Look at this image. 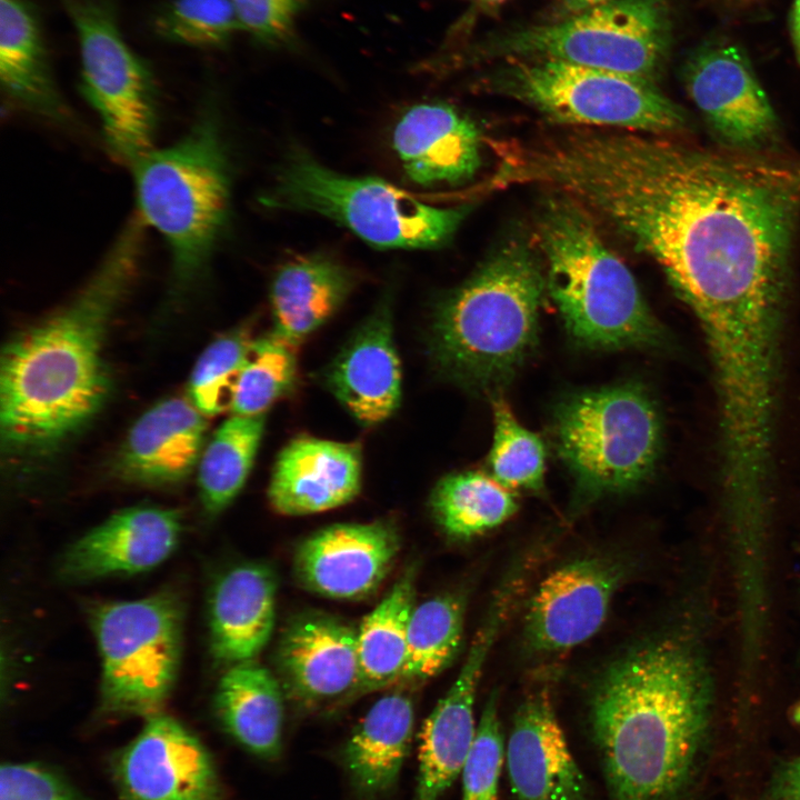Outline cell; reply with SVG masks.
Wrapping results in <instances>:
<instances>
[{"instance_id":"7a4b0ae2","label":"cell","mask_w":800,"mask_h":800,"mask_svg":"<svg viewBox=\"0 0 800 800\" xmlns=\"http://www.w3.org/2000/svg\"><path fill=\"white\" fill-rule=\"evenodd\" d=\"M143 222L136 214L74 298L3 347L0 433L10 457L52 451L103 407L110 321L137 276Z\"/></svg>"},{"instance_id":"1f68e13d","label":"cell","mask_w":800,"mask_h":800,"mask_svg":"<svg viewBox=\"0 0 800 800\" xmlns=\"http://www.w3.org/2000/svg\"><path fill=\"white\" fill-rule=\"evenodd\" d=\"M264 428V414H232L216 430L198 462V483L204 509L217 514L242 489Z\"/></svg>"},{"instance_id":"d590c367","label":"cell","mask_w":800,"mask_h":800,"mask_svg":"<svg viewBox=\"0 0 800 800\" xmlns=\"http://www.w3.org/2000/svg\"><path fill=\"white\" fill-rule=\"evenodd\" d=\"M252 342L248 328H239L214 340L198 358L190 376L188 398L206 417L231 408L236 383Z\"/></svg>"},{"instance_id":"ba28073f","label":"cell","mask_w":800,"mask_h":800,"mask_svg":"<svg viewBox=\"0 0 800 800\" xmlns=\"http://www.w3.org/2000/svg\"><path fill=\"white\" fill-rule=\"evenodd\" d=\"M553 428L579 507L639 487L660 453L657 407L636 382L570 394L556 408Z\"/></svg>"},{"instance_id":"4316f807","label":"cell","mask_w":800,"mask_h":800,"mask_svg":"<svg viewBox=\"0 0 800 800\" xmlns=\"http://www.w3.org/2000/svg\"><path fill=\"white\" fill-rule=\"evenodd\" d=\"M411 699L393 692L378 699L354 728L343 763L356 792L366 800L378 798L397 783L413 731Z\"/></svg>"},{"instance_id":"44dd1931","label":"cell","mask_w":800,"mask_h":800,"mask_svg":"<svg viewBox=\"0 0 800 800\" xmlns=\"http://www.w3.org/2000/svg\"><path fill=\"white\" fill-rule=\"evenodd\" d=\"M390 299L383 298L324 373L329 390L362 424L388 419L401 397V369L392 336Z\"/></svg>"},{"instance_id":"4fadbf2b","label":"cell","mask_w":800,"mask_h":800,"mask_svg":"<svg viewBox=\"0 0 800 800\" xmlns=\"http://www.w3.org/2000/svg\"><path fill=\"white\" fill-rule=\"evenodd\" d=\"M519 587L512 578L498 591L456 681L422 724L414 800H439L463 768L477 732L474 701L481 671Z\"/></svg>"},{"instance_id":"7c38bea8","label":"cell","mask_w":800,"mask_h":800,"mask_svg":"<svg viewBox=\"0 0 800 800\" xmlns=\"http://www.w3.org/2000/svg\"><path fill=\"white\" fill-rule=\"evenodd\" d=\"M81 56V92L99 116L109 152L127 164L152 149L156 92L146 63L122 38L112 12L93 0L71 4Z\"/></svg>"},{"instance_id":"8992f818","label":"cell","mask_w":800,"mask_h":800,"mask_svg":"<svg viewBox=\"0 0 800 800\" xmlns=\"http://www.w3.org/2000/svg\"><path fill=\"white\" fill-rule=\"evenodd\" d=\"M138 216L158 231L177 288L207 268L228 223L230 166L218 122L202 114L179 141L130 164Z\"/></svg>"},{"instance_id":"e0dca14e","label":"cell","mask_w":800,"mask_h":800,"mask_svg":"<svg viewBox=\"0 0 800 800\" xmlns=\"http://www.w3.org/2000/svg\"><path fill=\"white\" fill-rule=\"evenodd\" d=\"M400 550L386 521L337 523L314 532L298 548L294 570L309 590L334 599H359L376 591Z\"/></svg>"},{"instance_id":"b9f144b4","label":"cell","mask_w":800,"mask_h":800,"mask_svg":"<svg viewBox=\"0 0 800 800\" xmlns=\"http://www.w3.org/2000/svg\"><path fill=\"white\" fill-rule=\"evenodd\" d=\"M610 1L613 0H554L547 21L562 20Z\"/></svg>"},{"instance_id":"f1b7e54d","label":"cell","mask_w":800,"mask_h":800,"mask_svg":"<svg viewBox=\"0 0 800 800\" xmlns=\"http://www.w3.org/2000/svg\"><path fill=\"white\" fill-rule=\"evenodd\" d=\"M0 79L7 94L26 109L54 121L67 118L40 26L24 0H0Z\"/></svg>"},{"instance_id":"52a82bcc","label":"cell","mask_w":800,"mask_h":800,"mask_svg":"<svg viewBox=\"0 0 800 800\" xmlns=\"http://www.w3.org/2000/svg\"><path fill=\"white\" fill-rule=\"evenodd\" d=\"M268 207L313 212L383 249H430L446 243L471 207H438L376 177L337 172L293 149L269 191Z\"/></svg>"},{"instance_id":"f546056e","label":"cell","mask_w":800,"mask_h":800,"mask_svg":"<svg viewBox=\"0 0 800 800\" xmlns=\"http://www.w3.org/2000/svg\"><path fill=\"white\" fill-rule=\"evenodd\" d=\"M414 569L408 568L357 630L358 691L382 689L400 679L414 608Z\"/></svg>"},{"instance_id":"836d02e7","label":"cell","mask_w":800,"mask_h":800,"mask_svg":"<svg viewBox=\"0 0 800 800\" xmlns=\"http://www.w3.org/2000/svg\"><path fill=\"white\" fill-rule=\"evenodd\" d=\"M294 349L272 332L253 340L236 383L232 414H263L291 390L297 376Z\"/></svg>"},{"instance_id":"cb8c5ba5","label":"cell","mask_w":800,"mask_h":800,"mask_svg":"<svg viewBox=\"0 0 800 800\" xmlns=\"http://www.w3.org/2000/svg\"><path fill=\"white\" fill-rule=\"evenodd\" d=\"M206 416L189 398H169L147 410L131 427L117 458V471L146 484L184 479L199 462Z\"/></svg>"},{"instance_id":"484cf974","label":"cell","mask_w":800,"mask_h":800,"mask_svg":"<svg viewBox=\"0 0 800 800\" xmlns=\"http://www.w3.org/2000/svg\"><path fill=\"white\" fill-rule=\"evenodd\" d=\"M354 284V273L328 254L287 261L271 282L272 333L297 347L341 307Z\"/></svg>"},{"instance_id":"5b68a950","label":"cell","mask_w":800,"mask_h":800,"mask_svg":"<svg viewBox=\"0 0 800 800\" xmlns=\"http://www.w3.org/2000/svg\"><path fill=\"white\" fill-rule=\"evenodd\" d=\"M549 196L537 217L536 238L547 291L569 334L591 349L664 346V330L601 229L571 199Z\"/></svg>"},{"instance_id":"7bdbcfd3","label":"cell","mask_w":800,"mask_h":800,"mask_svg":"<svg viewBox=\"0 0 800 800\" xmlns=\"http://www.w3.org/2000/svg\"><path fill=\"white\" fill-rule=\"evenodd\" d=\"M791 37L798 62L800 64V0H794L791 10Z\"/></svg>"},{"instance_id":"ffe728a7","label":"cell","mask_w":800,"mask_h":800,"mask_svg":"<svg viewBox=\"0 0 800 800\" xmlns=\"http://www.w3.org/2000/svg\"><path fill=\"white\" fill-rule=\"evenodd\" d=\"M478 126L446 103H419L406 110L392 132V147L407 177L420 186L469 182L482 164Z\"/></svg>"},{"instance_id":"ab89813d","label":"cell","mask_w":800,"mask_h":800,"mask_svg":"<svg viewBox=\"0 0 800 800\" xmlns=\"http://www.w3.org/2000/svg\"><path fill=\"white\" fill-rule=\"evenodd\" d=\"M242 29L259 40L282 41L307 0H230Z\"/></svg>"},{"instance_id":"d6986e66","label":"cell","mask_w":800,"mask_h":800,"mask_svg":"<svg viewBox=\"0 0 800 800\" xmlns=\"http://www.w3.org/2000/svg\"><path fill=\"white\" fill-rule=\"evenodd\" d=\"M506 760L516 800H586L587 779L546 691L530 694L518 707Z\"/></svg>"},{"instance_id":"d6a6232c","label":"cell","mask_w":800,"mask_h":800,"mask_svg":"<svg viewBox=\"0 0 800 800\" xmlns=\"http://www.w3.org/2000/svg\"><path fill=\"white\" fill-rule=\"evenodd\" d=\"M463 619L461 596H439L414 606L399 681L426 680L448 667L461 644Z\"/></svg>"},{"instance_id":"d4e9b609","label":"cell","mask_w":800,"mask_h":800,"mask_svg":"<svg viewBox=\"0 0 800 800\" xmlns=\"http://www.w3.org/2000/svg\"><path fill=\"white\" fill-rule=\"evenodd\" d=\"M277 581L264 564L244 563L226 571L209 601L211 651L217 660H253L269 642L276 621Z\"/></svg>"},{"instance_id":"9c48e42d","label":"cell","mask_w":800,"mask_h":800,"mask_svg":"<svg viewBox=\"0 0 800 800\" xmlns=\"http://www.w3.org/2000/svg\"><path fill=\"white\" fill-rule=\"evenodd\" d=\"M672 39L666 0H613L576 16L492 37L479 56L548 59L656 83Z\"/></svg>"},{"instance_id":"603a6c76","label":"cell","mask_w":800,"mask_h":800,"mask_svg":"<svg viewBox=\"0 0 800 800\" xmlns=\"http://www.w3.org/2000/svg\"><path fill=\"white\" fill-rule=\"evenodd\" d=\"M360 488L358 444L301 437L280 452L268 498L278 513L302 516L346 504Z\"/></svg>"},{"instance_id":"5bb4252c","label":"cell","mask_w":800,"mask_h":800,"mask_svg":"<svg viewBox=\"0 0 800 800\" xmlns=\"http://www.w3.org/2000/svg\"><path fill=\"white\" fill-rule=\"evenodd\" d=\"M683 80L711 130L729 148L751 153L777 139V114L739 47L701 48L687 61Z\"/></svg>"},{"instance_id":"4dcf8cb0","label":"cell","mask_w":800,"mask_h":800,"mask_svg":"<svg viewBox=\"0 0 800 800\" xmlns=\"http://www.w3.org/2000/svg\"><path fill=\"white\" fill-rule=\"evenodd\" d=\"M430 506L450 537L470 539L507 521L518 509L514 493L480 471L444 477L436 486Z\"/></svg>"},{"instance_id":"60d3db41","label":"cell","mask_w":800,"mask_h":800,"mask_svg":"<svg viewBox=\"0 0 800 800\" xmlns=\"http://www.w3.org/2000/svg\"><path fill=\"white\" fill-rule=\"evenodd\" d=\"M774 800H800V757L787 764L779 774Z\"/></svg>"},{"instance_id":"277c9868","label":"cell","mask_w":800,"mask_h":800,"mask_svg":"<svg viewBox=\"0 0 800 800\" xmlns=\"http://www.w3.org/2000/svg\"><path fill=\"white\" fill-rule=\"evenodd\" d=\"M539 258L510 240L437 304L430 353L444 377L492 396L511 380L538 343L547 291Z\"/></svg>"},{"instance_id":"8d00e7d4","label":"cell","mask_w":800,"mask_h":800,"mask_svg":"<svg viewBox=\"0 0 800 800\" xmlns=\"http://www.w3.org/2000/svg\"><path fill=\"white\" fill-rule=\"evenodd\" d=\"M156 28L170 41L212 48L241 26L230 0H173L157 18Z\"/></svg>"},{"instance_id":"7402d4cb","label":"cell","mask_w":800,"mask_h":800,"mask_svg":"<svg viewBox=\"0 0 800 800\" xmlns=\"http://www.w3.org/2000/svg\"><path fill=\"white\" fill-rule=\"evenodd\" d=\"M278 666L289 693L304 703L359 689L357 630L323 613L297 618L284 630Z\"/></svg>"},{"instance_id":"6da1fadb","label":"cell","mask_w":800,"mask_h":800,"mask_svg":"<svg viewBox=\"0 0 800 800\" xmlns=\"http://www.w3.org/2000/svg\"><path fill=\"white\" fill-rule=\"evenodd\" d=\"M511 178L571 199L661 268L701 326L723 408L776 399L800 168L663 134L572 128L523 142Z\"/></svg>"},{"instance_id":"74e56055","label":"cell","mask_w":800,"mask_h":800,"mask_svg":"<svg viewBox=\"0 0 800 800\" xmlns=\"http://www.w3.org/2000/svg\"><path fill=\"white\" fill-rule=\"evenodd\" d=\"M499 694L488 698L461 770L462 800H498L504 748L498 714Z\"/></svg>"},{"instance_id":"83f0119b","label":"cell","mask_w":800,"mask_h":800,"mask_svg":"<svg viewBox=\"0 0 800 800\" xmlns=\"http://www.w3.org/2000/svg\"><path fill=\"white\" fill-rule=\"evenodd\" d=\"M214 707L226 731L248 751L264 759L280 754L283 692L269 669L253 660L231 664L218 683Z\"/></svg>"},{"instance_id":"f35d334b","label":"cell","mask_w":800,"mask_h":800,"mask_svg":"<svg viewBox=\"0 0 800 800\" xmlns=\"http://www.w3.org/2000/svg\"><path fill=\"white\" fill-rule=\"evenodd\" d=\"M0 800H82L58 773L34 762H8L0 769Z\"/></svg>"},{"instance_id":"ee69618b","label":"cell","mask_w":800,"mask_h":800,"mask_svg":"<svg viewBox=\"0 0 800 800\" xmlns=\"http://www.w3.org/2000/svg\"><path fill=\"white\" fill-rule=\"evenodd\" d=\"M479 1H481V2H483V3H486V4H497V3H500V2H502V1H504V0H479Z\"/></svg>"},{"instance_id":"9a60e30c","label":"cell","mask_w":800,"mask_h":800,"mask_svg":"<svg viewBox=\"0 0 800 800\" xmlns=\"http://www.w3.org/2000/svg\"><path fill=\"white\" fill-rule=\"evenodd\" d=\"M114 776L126 800H222L207 748L179 721L161 713L147 718L117 756Z\"/></svg>"},{"instance_id":"3957f363","label":"cell","mask_w":800,"mask_h":800,"mask_svg":"<svg viewBox=\"0 0 800 800\" xmlns=\"http://www.w3.org/2000/svg\"><path fill=\"white\" fill-rule=\"evenodd\" d=\"M709 706L707 668L682 636L642 642L609 663L593 686L589 720L610 800H674Z\"/></svg>"},{"instance_id":"30bf717a","label":"cell","mask_w":800,"mask_h":800,"mask_svg":"<svg viewBox=\"0 0 800 800\" xmlns=\"http://www.w3.org/2000/svg\"><path fill=\"white\" fill-rule=\"evenodd\" d=\"M493 89L567 126L609 127L650 134L686 130L684 110L656 83L633 76L548 59H506Z\"/></svg>"},{"instance_id":"e575fe53","label":"cell","mask_w":800,"mask_h":800,"mask_svg":"<svg viewBox=\"0 0 800 800\" xmlns=\"http://www.w3.org/2000/svg\"><path fill=\"white\" fill-rule=\"evenodd\" d=\"M494 433L489 464L492 478L508 489L539 490L543 484L546 449L542 440L523 428L502 397H491Z\"/></svg>"},{"instance_id":"8fae6325","label":"cell","mask_w":800,"mask_h":800,"mask_svg":"<svg viewBox=\"0 0 800 800\" xmlns=\"http://www.w3.org/2000/svg\"><path fill=\"white\" fill-rule=\"evenodd\" d=\"M101 657V706L108 713H160L177 678L182 606L170 592L106 602L91 611Z\"/></svg>"},{"instance_id":"ac0fdd59","label":"cell","mask_w":800,"mask_h":800,"mask_svg":"<svg viewBox=\"0 0 800 800\" xmlns=\"http://www.w3.org/2000/svg\"><path fill=\"white\" fill-rule=\"evenodd\" d=\"M181 532L176 510L150 506L123 509L68 548L61 574L79 582L151 570L171 556Z\"/></svg>"},{"instance_id":"2e32d148","label":"cell","mask_w":800,"mask_h":800,"mask_svg":"<svg viewBox=\"0 0 800 800\" xmlns=\"http://www.w3.org/2000/svg\"><path fill=\"white\" fill-rule=\"evenodd\" d=\"M624 577V564L604 556L576 559L552 571L528 607L524 637L530 649L556 653L589 640L604 623Z\"/></svg>"}]
</instances>
